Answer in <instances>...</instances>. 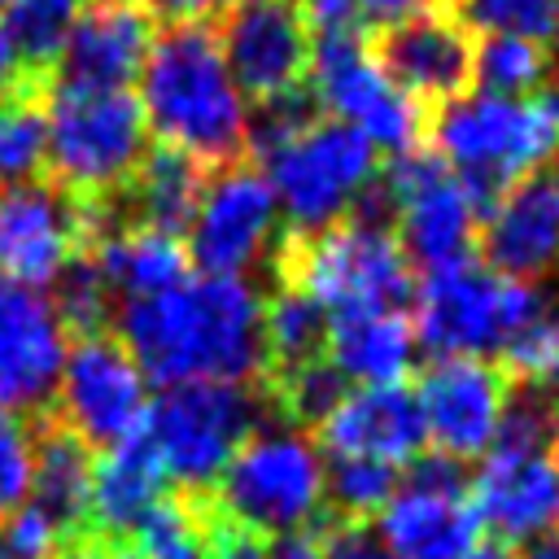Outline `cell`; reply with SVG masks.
<instances>
[{
	"instance_id": "50",
	"label": "cell",
	"mask_w": 559,
	"mask_h": 559,
	"mask_svg": "<svg viewBox=\"0 0 559 559\" xmlns=\"http://www.w3.org/2000/svg\"><path fill=\"white\" fill-rule=\"evenodd\" d=\"M0 559H13V555H9V550H4V542H0Z\"/></svg>"
},
{
	"instance_id": "21",
	"label": "cell",
	"mask_w": 559,
	"mask_h": 559,
	"mask_svg": "<svg viewBox=\"0 0 559 559\" xmlns=\"http://www.w3.org/2000/svg\"><path fill=\"white\" fill-rule=\"evenodd\" d=\"M376 57L389 70V79L419 105L424 100L445 105L463 96L472 83V31L450 9L437 4L380 31Z\"/></svg>"
},
{
	"instance_id": "31",
	"label": "cell",
	"mask_w": 559,
	"mask_h": 559,
	"mask_svg": "<svg viewBox=\"0 0 559 559\" xmlns=\"http://www.w3.org/2000/svg\"><path fill=\"white\" fill-rule=\"evenodd\" d=\"M328 345V314L293 284L280 280V288L262 301V354L266 376L319 358Z\"/></svg>"
},
{
	"instance_id": "19",
	"label": "cell",
	"mask_w": 559,
	"mask_h": 559,
	"mask_svg": "<svg viewBox=\"0 0 559 559\" xmlns=\"http://www.w3.org/2000/svg\"><path fill=\"white\" fill-rule=\"evenodd\" d=\"M66 336L39 288L0 280V415L44 411L52 402L70 349Z\"/></svg>"
},
{
	"instance_id": "18",
	"label": "cell",
	"mask_w": 559,
	"mask_h": 559,
	"mask_svg": "<svg viewBox=\"0 0 559 559\" xmlns=\"http://www.w3.org/2000/svg\"><path fill=\"white\" fill-rule=\"evenodd\" d=\"M485 266L507 280L546 284L559 275V170H533L507 183L480 218Z\"/></svg>"
},
{
	"instance_id": "40",
	"label": "cell",
	"mask_w": 559,
	"mask_h": 559,
	"mask_svg": "<svg viewBox=\"0 0 559 559\" xmlns=\"http://www.w3.org/2000/svg\"><path fill=\"white\" fill-rule=\"evenodd\" d=\"M0 542H4V550H9L13 559H52V555L61 550L66 533H61L48 515H39V511L26 502L17 515H9V520L0 524Z\"/></svg>"
},
{
	"instance_id": "14",
	"label": "cell",
	"mask_w": 559,
	"mask_h": 559,
	"mask_svg": "<svg viewBox=\"0 0 559 559\" xmlns=\"http://www.w3.org/2000/svg\"><path fill=\"white\" fill-rule=\"evenodd\" d=\"M52 406V419L70 428L87 450H109L144 428L148 380L118 336H79L66 349Z\"/></svg>"
},
{
	"instance_id": "9",
	"label": "cell",
	"mask_w": 559,
	"mask_h": 559,
	"mask_svg": "<svg viewBox=\"0 0 559 559\" xmlns=\"http://www.w3.org/2000/svg\"><path fill=\"white\" fill-rule=\"evenodd\" d=\"M258 419L262 397L253 384H175L148 397L140 432L179 493H205L258 432Z\"/></svg>"
},
{
	"instance_id": "43",
	"label": "cell",
	"mask_w": 559,
	"mask_h": 559,
	"mask_svg": "<svg viewBox=\"0 0 559 559\" xmlns=\"http://www.w3.org/2000/svg\"><path fill=\"white\" fill-rule=\"evenodd\" d=\"M520 380L546 389L550 397H559V319H555V328L546 332V341L537 345V354H533V362H528V371H524Z\"/></svg>"
},
{
	"instance_id": "52",
	"label": "cell",
	"mask_w": 559,
	"mask_h": 559,
	"mask_svg": "<svg viewBox=\"0 0 559 559\" xmlns=\"http://www.w3.org/2000/svg\"><path fill=\"white\" fill-rule=\"evenodd\" d=\"M4 9H9V0H0V13H4Z\"/></svg>"
},
{
	"instance_id": "7",
	"label": "cell",
	"mask_w": 559,
	"mask_h": 559,
	"mask_svg": "<svg viewBox=\"0 0 559 559\" xmlns=\"http://www.w3.org/2000/svg\"><path fill=\"white\" fill-rule=\"evenodd\" d=\"M280 280L301 288L328 319L402 310L415 293V271L384 223L345 218L319 236H293L280 249Z\"/></svg>"
},
{
	"instance_id": "8",
	"label": "cell",
	"mask_w": 559,
	"mask_h": 559,
	"mask_svg": "<svg viewBox=\"0 0 559 559\" xmlns=\"http://www.w3.org/2000/svg\"><path fill=\"white\" fill-rule=\"evenodd\" d=\"M210 507L262 542L306 533L323 511V450L301 428H258L214 480Z\"/></svg>"
},
{
	"instance_id": "20",
	"label": "cell",
	"mask_w": 559,
	"mask_h": 559,
	"mask_svg": "<svg viewBox=\"0 0 559 559\" xmlns=\"http://www.w3.org/2000/svg\"><path fill=\"white\" fill-rule=\"evenodd\" d=\"M472 502L485 528L498 542H533L559 528V454L555 450H524V445H493L476 476Z\"/></svg>"
},
{
	"instance_id": "24",
	"label": "cell",
	"mask_w": 559,
	"mask_h": 559,
	"mask_svg": "<svg viewBox=\"0 0 559 559\" xmlns=\"http://www.w3.org/2000/svg\"><path fill=\"white\" fill-rule=\"evenodd\" d=\"M415 328L411 314L402 310H367V314H345L328 319V345L323 358L354 384H406L415 367Z\"/></svg>"
},
{
	"instance_id": "17",
	"label": "cell",
	"mask_w": 559,
	"mask_h": 559,
	"mask_svg": "<svg viewBox=\"0 0 559 559\" xmlns=\"http://www.w3.org/2000/svg\"><path fill=\"white\" fill-rule=\"evenodd\" d=\"M507 371L485 358H432L415 384L424 437L432 454H445L454 463L485 459L502 411H507Z\"/></svg>"
},
{
	"instance_id": "33",
	"label": "cell",
	"mask_w": 559,
	"mask_h": 559,
	"mask_svg": "<svg viewBox=\"0 0 559 559\" xmlns=\"http://www.w3.org/2000/svg\"><path fill=\"white\" fill-rule=\"evenodd\" d=\"M266 393H271V406L284 415L288 428H319L336 402L349 393V380L319 354L310 362H297V367H284V371H271L266 376Z\"/></svg>"
},
{
	"instance_id": "35",
	"label": "cell",
	"mask_w": 559,
	"mask_h": 559,
	"mask_svg": "<svg viewBox=\"0 0 559 559\" xmlns=\"http://www.w3.org/2000/svg\"><path fill=\"white\" fill-rule=\"evenodd\" d=\"M397 480H402L397 467L371 459H332L323 463V502H332L341 520H371L389 507Z\"/></svg>"
},
{
	"instance_id": "36",
	"label": "cell",
	"mask_w": 559,
	"mask_h": 559,
	"mask_svg": "<svg viewBox=\"0 0 559 559\" xmlns=\"http://www.w3.org/2000/svg\"><path fill=\"white\" fill-rule=\"evenodd\" d=\"M454 17L476 35H515L542 48L559 39V0H454Z\"/></svg>"
},
{
	"instance_id": "6",
	"label": "cell",
	"mask_w": 559,
	"mask_h": 559,
	"mask_svg": "<svg viewBox=\"0 0 559 559\" xmlns=\"http://www.w3.org/2000/svg\"><path fill=\"white\" fill-rule=\"evenodd\" d=\"M432 153L489 205L559 153V87L533 96L463 92L432 118Z\"/></svg>"
},
{
	"instance_id": "38",
	"label": "cell",
	"mask_w": 559,
	"mask_h": 559,
	"mask_svg": "<svg viewBox=\"0 0 559 559\" xmlns=\"http://www.w3.org/2000/svg\"><path fill=\"white\" fill-rule=\"evenodd\" d=\"M301 17L319 35H362V31H389L437 0H297Z\"/></svg>"
},
{
	"instance_id": "25",
	"label": "cell",
	"mask_w": 559,
	"mask_h": 559,
	"mask_svg": "<svg viewBox=\"0 0 559 559\" xmlns=\"http://www.w3.org/2000/svg\"><path fill=\"white\" fill-rule=\"evenodd\" d=\"M162 493H166V472H162L153 445L144 441V432H135V437L96 454L87 528L122 542Z\"/></svg>"
},
{
	"instance_id": "46",
	"label": "cell",
	"mask_w": 559,
	"mask_h": 559,
	"mask_svg": "<svg viewBox=\"0 0 559 559\" xmlns=\"http://www.w3.org/2000/svg\"><path fill=\"white\" fill-rule=\"evenodd\" d=\"M31 83H39V79H31V74L22 70V61H17L9 35L0 31V100L13 96V92H22V87H31Z\"/></svg>"
},
{
	"instance_id": "44",
	"label": "cell",
	"mask_w": 559,
	"mask_h": 559,
	"mask_svg": "<svg viewBox=\"0 0 559 559\" xmlns=\"http://www.w3.org/2000/svg\"><path fill=\"white\" fill-rule=\"evenodd\" d=\"M52 559H131L127 555V546L122 542H114V537H100V533H74V537H66L61 542V550L52 555Z\"/></svg>"
},
{
	"instance_id": "3",
	"label": "cell",
	"mask_w": 559,
	"mask_h": 559,
	"mask_svg": "<svg viewBox=\"0 0 559 559\" xmlns=\"http://www.w3.org/2000/svg\"><path fill=\"white\" fill-rule=\"evenodd\" d=\"M306 96L258 105L249 144L293 236H319L354 214L376 179V148L345 122L310 118Z\"/></svg>"
},
{
	"instance_id": "29",
	"label": "cell",
	"mask_w": 559,
	"mask_h": 559,
	"mask_svg": "<svg viewBox=\"0 0 559 559\" xmlns=\"http://www.w3.org/2000/svg\"><path fill=\"white\" fill-rule=\"evenodd\" d=\"M201 188H205V166L166 148V144H157V148H148L144 166L135 170L127 197L140 210V227L179 236V231H188V223L197 214Z\"/></svg>"
},
{
	"instance_id": "34",
	"label": "cell",
	"mask_w": 559,
	"mask_h": 559,
	"mask_svg": "<svg viewBox=\"0 0 559 559\" xmlns=\"http://www.w3.org/2000/svg\"><path fill=\"white\" fill-rule=\"evenodd\" d=\"M48 162V127L39 105V83L0 100V183L17 188L39 179Z\"/></svg>"
},
{
	"instance_id": "11",
	"label": "cell",
	"mask_w": 559,
	"mask_h": 559,
	"mask_svg": "<svg viewBox=\"0 0 559 559\" xmlns=\"http://www.w3.org/2000/svg\"><path fill=\"white\" fill-rule=\"evenodd\" d=\"M389 210L397 218V245L411 266L437 271L450 262L472 258V245L480 236L485 201L432 153V148H411L389 162L380 175Z\"/></svg>"
},
{
	"instance_id": "13",
	"label": "cell",
	"mask_w": 559,
	"mask_h": 559,
	"mask_svg": "<svg viewBox=\"0 0 559 559\" xmlns=\"http://www.w3.org/2000/svg\"><path fill=\"white\" fill-rule=\"evenodd\" d=\"M105 231H109V205H79L44 179L4 188L0 192V280L44 293Z\"/></svg>"
},
{
	"instance_id": "39",
	"label": "cell",
	"mask_w": 559,
	"mask_h": 559,
	"mask_svg": "<svg viewBox=\"0 0 559 559\" xmlns=\"http://www.w3.org/2000/svg\"><path fill=\"white\" fill-rule=\"evenodd\" d=\"M35 428L22 415H0V524L31 502Z\"/></svg>"
},
{
	"instance_id": "27",
	"label": "cell",
	"mask_w": 559,
	"mask_h": 559,
	"mask_svg": "<svg viewBox=\"0 0 559 559\" xmlns=\"http://www.w3.org/2000/svg\"><path fill=\"white\" fill-rule=\"evenodd\" d=\"M92 467L96 454L57 419H44L35 428V480H31V507L48 515L66 537L87 533L92 515Z\"/></svg>"
},
{
	"instance_id": "23",
	"label": "cell",
	"mask_w": 559,
	"mask_h": 559,
	"mask_svg": "<svg viewBox=\"0 0 559 559\" xmlns=\"http://www.w3.org/2000/svg\"><path fill=\"white\" fill-rule=\"evenodd\" d=\"M153 39L157 22L140 0H87L57 70L66 83L127 87L140 79Z\"/></svg>"
},
{
	"instance_id": "1",
	"label": "cell",
	"mask_w": 559,
	"mask_h": 559,
	"mask_svg": "<svg viewBox=\"0 0 559 559\" xmlns=\"http://www.w3.org/2000/svg\"><path fill=\"white\" fill-rule=\"evenodd\" d=\"M118 341L166 389L249 384L266 376L262 293L245 275H197L157 297L122 301Z\"/></svg>"
},
{
	"instance_id": "47",
	"label": "cell",
	"mask_w": 559,
	"mask_h": 559,
	"mask_svg": "<svg viewBox=\"0 0 559 559\" xmlns=\"http://www.w3.org/2000/svg\"><path fill=\"white\" fill-rule=\"evenodd\" d=\"M266 559H314V537H310V533L275 537V542L266 546Z\"/></svg>"
},
{
	"instance_id": "2",
	"label": "cell",
	"mask_w": 559,
	"mask_h": 559,
	"mask_svg": "<svg viewBox=\"0 0 559 559\" xmlns=\"http://www.w3.org/2000/svg\"><path fill=\"white\" fill-rule=\"evenodd\" d=\"M415 341L432 358H502L507 380L524 376L559 319L550 284L507 280L476 258L424 271L415 284Z\"/></svg>"
},
{
	"instance_id": "45",
	"label": "cell",
	"mask_w": 559,
	"mask_h": 559,
	"mask_svg": "<svg viewBox=\"0 0 559 559\" xmlns=\"http://www.w3.org/2000/svg\"><path fill=\"white\" fill-rule=\"evenodd\" d=\"M214 559H266V542L253 537V533H240V528L223 524L218 546H214Z\"/></svg>"
},
{
	"instance_id": "30",
	"label": "cell",
	"mask_w": 559,
	"mask_h": 559,
	"mask_svg": "<svg viewBox=\"0 0 559 559\" xmlns=\"http://www.w3.org/2000/svg\"><path fill=\"white\" fill-rule=\"evenodd\" d=\"M87 0H9L0 31L9 35L22 70L31 79H44L61 66V52L83 17Z\"/></svg>"
},
{
	"instance_id": "22",
	"label": "cell",
	"mask_w": 559,
	"mask_h": 559,
	"mask_svg": "<svg viewBox=\"0 0 559 559\" xmlns=\"http://www.w3.org/2000/svg\"><path fill=\"white\" fill-rule=\"evenodd\" d=\"M319 441L332 459H371L384 467H411L428 437L411 384H367L349 389L336 411L319 424Z\"/></svg>"
},
{
	"instance_id": "41",
	"label": "cell",
	"mask_w": 559,
	"mask_h": 559,
	"mask_svg": "<svg viewBox=\"0 0 559 559\" xmlns=\"http://www.w3.org/2000/svg\"><path fill=\"white\" fill-rule=\"evenodd\" d=\"M314 559H393L376 524L367 520H328L314 537Z\"/></svg>"
},
{
	"instance_id": "32",
	"label": "cell",
	"mask_w": 559,
	"mask_h": 559,
	"mask_svg": "<svg viewBox=\"0 0 559 559\" xmlns=\"http://www.w3.org/2000/svg\"><path fill=\"white\" fill-rule=\"evenodd\" d=\"M472 79L489 96H533L550 79V48L515 35H480L472 44Z\"/></svg>"
},
{
	"instance_id": "16",
	"label": "cell",
	"mask_w": 559,
	"mask_h": 559,
	"mask_svg": "<svg viewBox=\"0 0 559 559\" xmlns=\"http://www.w3.org/2000/svg\"><path fill=\"white\" fill-rule=\"evenodd\" d=\"M280 236V205L266 175L249 162H227L205 175L197 214L188 223V262L205 275H245Z\"/></svg>"
},
{
	"instance_id": "49",
	"label": "cell",
	"mask_w": 559,
	"mask_h": 559,
	"mask_svg": "<svg viewBox=\"0 0 559 559\" xmlns=\"http://www.w3.org/2000/svg\"><path fill=\"white\" fill-rule=\"evenodd\" d=\"M472 559H515V550H511L507 542L493 537V542H480V546L472 550Z\"/></svg>"
},
{
	"instance_id": "10",
	"label": "cell",
	"mask_w": 559,
	"mask_h": 559,
	"mask_svg": "<svg viewBox=\"0 0 559 559\" xmlns=\"http://www.w3.org/2000/svg\"><path fill=\"white\" fill-rule=\"evenodd\" d=\"M306 96L332 118L354 127L376 153H411L424 135V105L406 96L389 70L380 66L376 48L362 35H319L310 48Z\"/></svg>"
},
{
	"instance_id": "48",
	"label": "cell",
	"mask_w": 559,
	"mask_h": 559,
	"mask_svg": "<svg viewBox=\"0 0 559 559\" xmlns=\"http://www.w3.org/2000/svg\"><path fill=\"white\" fill-rule=\"evenodd\" d=\"M515 559H559V528H555V533H546V537L524 542V550H520Z\"/></svg>"
},
{
	"instance_id": "4",
	"label": "cell",
	"mask_w": 559,
	"mask_h": 559,
	"mask_svg": "<svg viewBox=\"0 0 559 559\" xmlns=\"http://www.w3.org/2000/svg\"><path fill=\"white\" fill-rule=\"evenodd\" d=\"M135 100L148 135L201 166L240 162L249 144L253 109L227 74L210 26H166L148 48Z\"/></svg>"
},
{
	"instance_id": "5",
	"label": "cell",
	"mask_w": 559,
	"mask_h": 559,
	"mask_svg": "<svg viewBox=\"0 0 559 559\" xmlns=\"http://www.w3.org/2000/svg\"><path fill=\"white\" fill-rule=\"evenodd\" d=\"M48 127V175L79 205H114L127 197L148 157V122L127 87L39 83Z\"/></svg>"
},
{
	"instance_id": "42",
	"label": "cell",
	"mask_w": 559,
	"mask_h": 559,
	"mask_svg": "<svg viewBox=\"0 0 559 559\" xmlns=\"http://www.w3.org/2000/svg\"><path fill=\"white\" fill-rule=\"evenodd\" d=\"M140 4L153 13V22L166 17L170 26H205V22L218 17L231 0H140Z\"/></svg>"
},
{
	"instance_id": "26",
	"label": "cell",
	"mask_w": 559,
	"mask_h": 559,
	"mask_svg": "<svg viewBox=\"0 0 559 559\" xmlns=\"http://www.w3.org/2000/svg\"><path fill=\"white\" fill-rule=\"evenodd\" d=\"M114 297L144 301L188 280V249L179 236L153 231V227H109L92 249H83Z\"/></svg>"
},
{
	"instance_id": "37",
	"label": "cell",
	"mask_w": 559,
	"mask_h": 559,
	"mask_svg": "<svg viewBox=\"0 0 559 559\" xmlns=\"http://www.w3.org/2000/svg\"><path fill=\"white\" fill-rule=\"evenodd\" d=\"M52 288H57V297H48V301H52V310H57V319H61L66 332H74V336H96V332H105V323H109V314H114V293H109V284L100 280V271L92 266L87 253H79V258L57 275Z\"/></svg>"
},
{
	"instance_id": "15",
	"label": "cell",
	"mask_w": 559,
	"mask_h": 559,
	"mask_svg": "<svg viewBox=\"0 0 559 559\" xmlns=\"http://www.w3.org/2000/svg\"><path fill=\"white\" fill-rule=\"evenodd\" d=\"M218 17L214 44L245 100L275 105L306 96L314 39L297 0H231Z\"/></svg>"
},
{
	"instance_id": "51",
	"label": "cell",
	"mask_w": 559,
	"mask_h": 559,
	"mask_svg": "<svg viewBox=\"0 0 559 559\" xmlns=\"http://www.w3.org/2000/svg\"><path fill=\"white\" fill-rule=\"evenodd\" d=\"M555 454H559V432H555Z\"/></svg>"
},
{
	"instance_id": "28",
	"label": "cell",
	"mask_w": 559,
	"mask_h": 559,
	"mask_svg": "<svg viewBox=\"0 0 559 559\" xmlns=\"http://www.w3.org/2000/svg\"><path fill=\"white\" fill-rule=\"evenodd\" d=\"M223 520L205 493H162L122 537L131 559H214Z\"/></svg>"
},
{
	"instance_id": "12",
	"label": "cell",
	"mask_w": 559,
	"mask_h": 559,
	"mask_svg": "<svg viewBox=\"0 0 559 559\" xmlns=\"http://www.w3.org/2000/svg\"><path fill=\"white\" fill-rule=\"evenodd\" d=\"M376 533L393 559H472L485 542V524L472 502L467 467L432 450L419 454L380 511Z\"/></svg>"
}]
</instances>
